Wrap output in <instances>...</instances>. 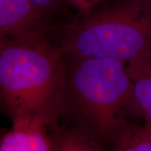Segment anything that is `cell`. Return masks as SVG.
<instances>
[{"label":"cell","mask_w":151,"mask_h":151,"mask_svg":"<svg viewBox=\"0 0 151 151\" xmlns=\"http://www.w3.org/2000/svg\"><path fill=\"white\" fill-rule=\"evenodd\" d=\"M52 139L55 150L61 151H97L103 150V144L88 131L79 125L70 129H60L55 126Z\"/></svg>","instance_id":"7"},{"label":"cell","mask_w":151,"mask_h":151,"mask_svg":"<svg viewBox=\"0 0 151 151\" xmlns=\"http://www.w3.org/2000/svg\"><path fill=\"white\" fill-rule=\"evenodd\" d=\"M12 120V128L0 137V151L55 150L49 126L42 119L22 116Z\"/></svg>","instance_id":"5"},{"label":"cell","mask_w":151,"mask_h":151,"mask_svg":"<svg viewBox=\"0 0 151 151\" xmlns=\"http://www.w3.org/2000/svg\"><path fill=\"white\" fill-rule=\"evenodd\" d=\"M65 55L104 58L126 64L151 55V0H119L68 24L59 38Z\"/></svg>","instance_id":"3"},{"label":"cell","mask_w":151,"mask_h":151,"mask_svg":"<svg viewBox=\"0 0 151 151\" xmlns=\"http://www.w3.org/2000/svg\"><path fill=\"white\" fill-rule=\"evenodd\" d=\"M44 35L8 40L0 50V101L12 119L37 117L49 128L65 113V61Z\"/></svg>","instance_id":"1"},{"label":"cell","mask_w":151,"mask_h":151,"mask_svg":"<svg viewBox=\"0 0 151 151\" xmlns=\"http://www.w3.org/2000/svg\"><path fill=\"white\" fill-rule=\"evenodd\" d=\"M111 148L117 151H151V124L130 121L120 131Z\"/></svg>","instance_id":"8"},{"label":"cell","mask_w":151,"mask_h":151,"mask_svg":"<svg viewBox=\"0 0 151 151\" xmlns=\"http://www.w3.org/2000/svg\"><path fill=\"white\" fill-rule=\"evenodd\" d=\"M135 103L144 121L151 124V55L126 64Z\"/></svg>","instance_id":"6"},{"label":"cell","mask_w":151,"mask_h":151,"mask_svg":"<svg viewBox=\"0 0 151 151\" xmlns=\"http://www.w3.org/2000/svg\"><path fill=\"white\" fill-rule=\"evenodd\" d=\"M65 113L104 147L111 146L129 117H140L126 63L111 59L66 55Z\"/></svg>","instance_id":"2"},{"label":"cell","mask_w":151,"mask_h":151,"mask_svg":"<svg viewBox=\"0 0 151 151\" xmlns=\"http://www.w3.org/2000/svg\"><path fill=\"white\" fill-rule=\"evenodd\" d=\"M46 14L29 0H0V30L11 38L44 35Z\"/></svg>","instance_id":"4"},{"label":"cell","mask_w":151,"mask_h":151,"mask_svg":"<svg viewBox=\"0 0 151 151\" xmlns=\"http://www.w3.org/2000/svg\"><path fill=\"white\" fill-rule=\"evenodd\" d=\"M67 3L76 10L84 14L92 12L94 8L103 0H66Z\"/></svg>","instance_id":"9"},{"label":"cell","mask_w":151,"mask_h":151,"mask_svg":"<svg viewBox=\"0 0 151 151\" xmlns=\"http://www.w3.org/2000/svg\"><path fill=\"white\" fill-rule=\"evenodd\" d=\"M8 37L9 36L6 35L5 33H4L2 30H0V50H1V49L3 48V46L4 45V44L7 42V40H9Z\"/></svg>","instance_id":"11"},{"label":"cell","mask_w":151,"mask_h":151,"mask_svg":"<svg viewBox=\"0 0 151 151\" xmlns=\"http://www.w3.org/2000/svg\"><path fill=\"white\" fill-rule=\"evenodd\" d=\"M29 1L39 9L48 13V11L54 10L55 8H57L62 0H29Z\"/></svg>","instance_id":"10"}]
</instances>
